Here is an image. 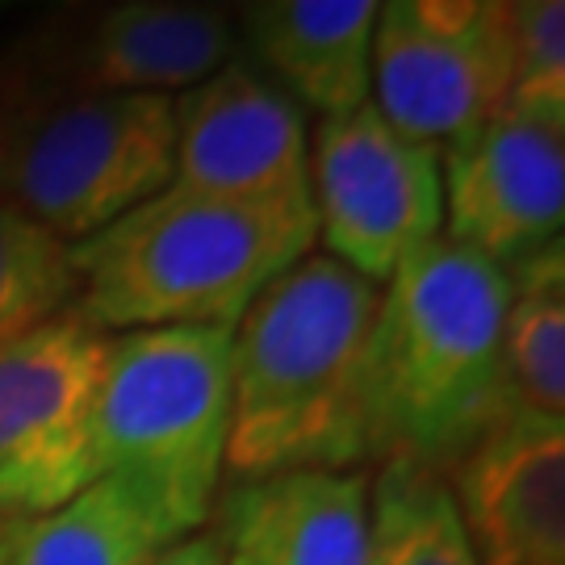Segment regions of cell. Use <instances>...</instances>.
Wrapping results in <instances>:
<instances>
[{
	"mask_svg": "<svg viewBox=\"0 0 565 565\" xmlns=\"http://www.w3.org/2000/svg\"><path fill=\"white\" fill-rule=\"evenodd\" d=\"M382 285L323 252L285 268L231 331V486L369 461L364 361Z\"/></svg>",
	"mask_w": 565,
	"mask_h": 565,
	"instance_id": "cell-1",
	"label": "cell"
},
{
	"mask_svg": "<svg viewBox=\"0 0 565 565\" xmlns=\"http://www.w3.org/2000/svg\"><path fill=\"white\" fill-rule=\"evenodd\" d=\"M511 285L445 235L398 264L369 331V457L448 473L503 403V315Z\"/></svg>",
	"mask_w": 565,
	"mask_h": 565,
	"instance_id": "cell-2",
	"label": "cell"
},
{
	"mask_svg": "<svg viewBox=\"0 0 565 565\" xmlns=\"http://www.w3.org/2000/svg\"><path fill=\"white\" fill-rule=\"evenodd\" d=\"M310 247V205L231 202L168 184L72 247V310L105 335L156 327L235 331L243 310Z\"/></svg>",
	"mask_w": 565,
	"mask_h": 565,
	"instance_id": "cell-3",
	"label": "cell"
},
{
	"mask_svg": "<svg viewBox=\"0 0 565 565\" xmlns=\"http://www.w3.org/2000/svg\"><path fill=\"white\" fill-rule=\"evenodd\" d=\"M231 431V331L156 327L109 335L97 394L102 478L163 545L210 527Z\"/></svg>",
	"mask_w": 565,
	"mask_h": 565,
	"instance_id": "cell-4",
	"label": "cell"
},
{
	"mask_svg": "<svg viewBox=\"0 0 565 565\" xmlns=\"http://www.w3.org/2000/svg\"><path fill=\"white\" fill-rule=\"evenodd\" d=\"M172 177V97H72L4 121L9 202L67 247L151 202Z\"/></svg>",
	"mask_w": 565,
	"mask_h": 565,
	"instance_id": "cell-5",
	"label": "cell"
},
{
	"mask_svg": "<svg viewBox=\"0 0 565 565\" xmlns=\"http://www.w3.org/2000/svg\"><path fill=\"white\" fill-rule=\"evenodd\" d=\"M235 18L189 0H114L51 9L9 55L0 109L72 97H177L235 60Z\"/></svg>",
	"mask_w": 565,
	"mask_h": 565,
	"instance_id": "cell-6",
	"label": "cell"
},
{
	"mask_svg": "<svg viewBox=\"0 0 565 565\" xmlns=\"http://www.w3.org/2000/svg\"><path fill=\"white\" fill-rule=\"evenodd\" d=\"M109 335L63 310L0 348V524L102 482L97 394Z\"/></svg>",
	"mask_w": 565,
	"mask_h": 565,
	"instance_id": "cell-7",
	"label": "cell"
},
{
	"mask_svg": "<svg viewBox=\"0 0 565 565\" xmlns=\"http://www.w3.org/2000/svg\"><path fill=\"white\" fill-rule=\"evenodd\" d=\"M310 205L323 256L385 285L445 231L440 147L398 135L373 105L323 118L310 135Z\"/></svg>",
	"mask_w": 565,
	"mask_h": 565,
	"instance_id": "cell-8",
	"label": "cell"
},
{
	"mask_svg": "<svg viewBox=\"0 0 565 565\" xmlns=\"http://www.w3.org/2000/svg\"><path fill=\"white\" fill-rule=\"evenodd\" d=\"M507 0H390L373 34L369 105L445 151L507 102Z\"/></svg>",
	"mask_w": 565,
	"mask_h": 565,
	"instance_id": "cell-9",
	"label": "cell"
},
{
	"mask_svg": "<svg viewBox=\"0 0 565 565\" xmlns=\"http://www.w3.org/2000/svg\"><path fill=\"white\" fill-rule=\"evenodd\" d=\"M445 235L494 268L562 243L565 121L499 105L440 151Z\"/></svg>",
	"mask_w": 565,
	"mask_h": 565,
	"instance_id": "cell-10",
	"label": "cell"
},
{
	"mask_svg": "<svg viewBox=\"0 0 565 565\" xmlns=\"http://www.w3.org/2000/svg\"><path fill=\"white\" fill-rule=\"evenodd\" d=\"M172 135V184L231 202L310 205L306 114L256 67L231 60L210 81L177 93Z\"/></svg>",
	"mask_w": 565,
	"mask_h": 565,
	"instance_id": "cell-11",
	"label": "cell"
},
{
	"mask_svg": "<svg viewBox=\"0 0 565 565\" xmlns=\"http://www.w3.org/2000/svg\"><path fill=\"white\" fill-rule=\"evenodd\" d=\"M445 478L478 565H565V419L503 415Z\"/></svg>",
	"mask_w": 565,
	"mask_h": 565,
	"instance_id": "cell-12",
	"label": "cell"
},
{
	"mask_svg": "<svg viewBox=\"0 0 565 565\" xmlns=\"http://www.w3.org/2000/svg\"><path fill=\"white\" fill-rule=\"evenodd\" d=\"M226 553L247 565H373V473L294 469L218 494Z\"/></svg>",
	"mask_w": 565,
	"mask_h": 565,
	"instance_id": "cell-13",
	"label": "cell"
},
{
	"mask_svg": "<svg viewBox=\"0 0 565 565\" xmlns=\"http://www.w3.org/2000/svg\"><path fill=\"white\" fill-rule=\"evenodd\" d=\"M377 0H256L235 9V42L302 114L369 105Z\"/></svg>",
	"mask_w": 565,
	"mask_h": 565,
	"instance_id": "cell-14",
	"label": "cell"
},
{
	"mask_svg": "<svg viewBox=\"0 0 565 565\" xmlns=\"http://www.w3.org/2000/svg\"><path fill=\"white\" fill-rule=\"evenodd\" d=\"M503 403L507 415H565V256L562 243L507 268Z\"/></svg>",
	"mask_w": 565,
	"mask_h": 565,
	"instance_id": "cell-15",
	"label": "cell"
},
{
	"mask_svg": "<svg viewBox=\"0 0 565 565\" xmlns=\"http://www.w3.org/2000/svg\"><path fill=\"white\" fill-rule=\"evenodd\" d=\"M0 536L9 565H151L163 548L151 520L109 478L46 515L0 524Z\"/></svg>",
	"mask_w": 565,
	"mask_h": 565,
	"instance_id": "cell-16",
	"label": "cell"
},
{
	"mask_svg": "<svg viewBox=\"0 0 565 565\" xmlns=\"http://www.w3.org/2000/svg\"><path fill=\"white\" fill-rule=\"evenodd\" d=\"M373 565H478L445 473L411 461L373 473Z\"/></svg>",
	"mask_w": 565,
	"mask_h": 565,
	"instance_id": "cell-17",
	"label": "cell"
},
{
	"mask_svg": "<svg viewBox=\"0 0 565 565\" xmlns=\"http://www.w3.org/2000/svg\"><path fill=\"white\" fill-rule=\"evenodd\" d=\"M72 247L13 202H0V348L72 310Z\"/></svg>",
	"mask_w": 565,
	"mask_h": 565,
	"instance_id": "cell-18",
	"label": "cell"
},
{
	"mask_svg": "<svg viewBox=\"0 0 565 565\" xmlns=\"http://www.w3.org/2000/svg\"><path fill=\"white\" fill-rule=\"evenodd\" d=\"M507 39L511 81L503 105L565 121V4L507 0Z\"/></svg>",
	"mask_w": 565,
	"mask_h": 565,
	"instance_id": "cell-19",
	"label": "cell"
},
{
	"mask_svg": "<svg viewBox=\"0 0 565 565\" xmlns=\"http://www.w3.org/2000/svg\"><path fill=\"white\" fill-rule=\"evenodd\" d=\"M226 541L218 527H202V532H193V536H181V541H172V545H163L151 565H226Z\"/></svg>",
	"mask_w": 565,
	"mask_h": 565,
	"instance_id": "cell-20",
	"label": "cell"
},
{
	"mask_svg": "<svg viewBox=\"0 0 565 565\" xmlns=\"http://www.w3.org/2000/svg\"><path fill=\"white\" fill-rule=\"evenodd\" d=\"M0 189H4V109H0Z\"/></svg>",
	"mask_w": 565,
	"mask_h": 565,
	"instance_id": "cell-21",
	"label": "cell"
},
{
	"mask_svg": "<svg viewBox=\"0 0 565 565\" xmlns=\"http://www.w3.org/2000/svg\"><path fill=\"white\" fill-rule=\"evenodd\" d=\"M0 565H9V553H4V536H0Z\"/></svg>",
	"mask_w": 565,
	"mask_h": 565,
	"instance_id": "cell-22",
	"label": "cell"
},
{
	"mask_svg": "<svg viewBox=\"0 0 565 565\" xmlns=\"http://www.w3.org/2000/svg\"><path fill=\"white\" fill-rule=\"evenodd\" d=\"M226 565H247V562H243V557H235V553H231V557H226Z\"/></svg>",
	"mask_w": 565,
	"mask_h": 565,
	"instance_id": "cell-23",
	"label": "cell"
}]
</instances>
